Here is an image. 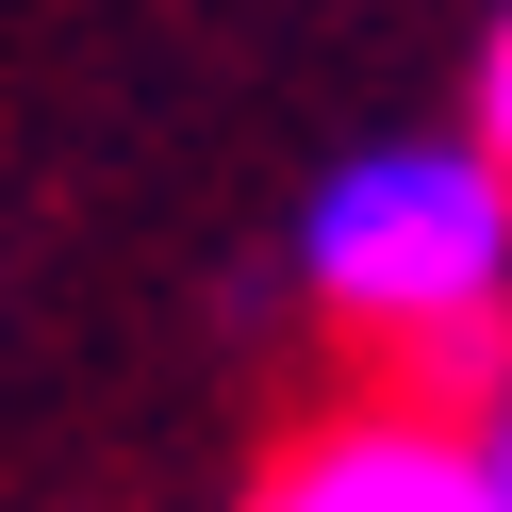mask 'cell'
I'll use <instances>...</instances> for the list:
<instances>
[{
  "mask_svg": "<svg viewBox=\"0 0 512 512\" xmlns=\"http://www.w3.org/2000/svg\"><path fill=\"white\" fill-rule=\"evenodd\" d=\"M298 281L413 380H496V298H512V166L496 149H364L314 182Z\"/></svg>",
  "mask_w": 512,
  "mask_h": 512,
  "instance_id": "6da1fadb",
  "label": "cell"
},
{
  "mask_svg": "<svg viewBox=\"0 0 512 512\" xmlns=\"http://www.w3.org/2000/svg\"><path fill=\"white\" fill-rule=\"evenodd\" d=\"M265 512H496V463H479L463 430H331L298 446V463L265 479Z\"/></svg>",
  "mask_w": 512,
  "mask_h": 512,
  "instance_id": "7a4b0ae2",
  "label": "cell"
},
{
  "mask_svg": "<svg viewBox=\"0 0 512 512\" xmlns=\"http://www.w3.org/2000/svg\"><path fill=\"white\" fill-rule=\"evenodd\" d=\"M479 149H496V166H512V17H496V34H479Z\"/></svg>",
  "mask_w": 512,
  "mask_h": 512,
  "instance_id": "3957f363",
  "label": "cell"
},
{
  "mask_svg": "<svg viewBox=\"0 0 512 512\" xmlns=\"http://www.w3.org/2000/svg\"><path fill=\"white\" fill-rule=\"evenodd\" d=\"M479 463H496V512H512V397H496V430H479Z\"/></svg>",
  "mask_w": 512,
  "mask_h": 512,
  "instance_id": "277c9868",
  "label": "cell"
}]
</instances>
